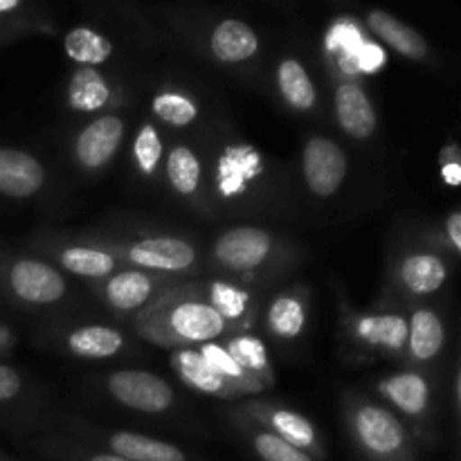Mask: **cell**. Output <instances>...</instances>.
<instances>
[{"label": "cell", "instance_id": "obj_1", "mask_svg": "<svg viewBox=\"0 0 461 461\" xmlns=\"http://www.w3.org/2000/svg\"><path fill=\"white\" fill-rule=\"evenodd\" d=\"M142 340L165 349H196L232 336L230 324L203 300L196 282H178L131 320Z\"/></svg>", "mask_w": 461, "mask_h": 461}, {"label": "cell", "instance_id": "obj_2", "mask_svg": "<svg viewBox=\"0 0 461 461\" xmlns=\"http://www.w3.org/2000/svg\"><path fill=\"white\" fill-rule=\"evenodd\" d=\"M295 257V248L282 234L259 225H234L223 230L207 252L214 273L248 286L257 279L277 277Z\"/></svg>", "mask_w": 461, "mask_h": 461}, {"label": "cell", "instance_id": "obj_3", "mask_svg": "<svg viewBox=\"0 0 461 461\" xmlns=\"http://www.w3.org/2000/svg\"><path fill=\"white\" fill-rule=\"evenodd\" d=\"M342 421L351 441L372 461H414V435L381 401L345 392Z\"/></svg>", "mask_w": 461, "mask_h": 461}, {"label": "cell", "instance_id": "obj_4", "mask_svg": "<svg viewBox=\"0 0 461 461\" xmlns=\"http://www.w3.org/2000/svg\"><path fill=\"white\" fill-rule=\"evenodd\" d=\"M68 295L70 282L52 261L0 250V297L21 309H50Z\"/></svg>", "mask_w": 461, "mask_h": 461}, {"label": "cell", "instance_id": "obj_5", "mask_svg": "<svg viewBox=\"0 0 461 461\" xmlns=\"http://www.w3.org/2000/svg\"><path fill=\"white\" fill-rule=\"evenodd\" d=\"M340 324L347 345L363 358L403 363L408 342V313L399 306H376L354 311L347 302L340 306Z\"/></svg>", "mask_w": 461, "mask_h": 461}, {"label": "cell", "instance_id": "obj_6", "mask_svg": "<svg viewBox=\"0 0 461 461\" xmlns=\"http://www.w3.org/2000/svg\"><path fill=\"white\" fill-rule=\"evenodd\" d=\"M117 257L124 266L165 277L183 279L187 275L201 273V252L189 239L176 234H153V237L115 241V239L88 237Z\"/></svg>", "mask_w": 461, "mask_h": 461}, {"label": "cell", "instance_id": "obj_7", "mask_svg": "<svg viewBox=\"0 0 461 461\" xmlns=\"http://www.w3.org/2000/svg\"><path fill=\"white\" fill-rule=\"evenodd\" d=\"M374 392L378 394L381 403L396 414L410 432L426 439L432 423L437 419L435 410V387L430 376L419 369L403 367L374 383Z\"/></svg>", "mask_w": 461, "mask_h": 461}, {"label": "cell", "instance_id": "obj_8", "mask_svg": "<svg viewBox=\"0 0 461 461\" xmlns=\"http://www.w3.org/2000/svg\"><path fill=\"white\" fill-rule=\"evenodd\" d=\"M268 169L250 142H225L216 153L210 171V192L223 205H243L259 189Z\"/></svg>", "mask_w": 461, "mask_h": 461}, {"label": "cell", "instance_id": "obj_9", "mask_svg": "<svg viewBox=\"0 0 461 461\" xmlns=\"http://www.w3.org/2000/svg\"><path fill=\"white\" fill-rule=\"evenodd\" d=\"M450 275H453V264L448 255H444L432 243L408 246L401 250L390 270L392 286L408 302H423L437 295L448 284Z\"/></svg>", "mask_w": 461, "mask_h": 461}, {"label": "cell", "instance_id": "obj_10", "mask_svg": "<svg viewBox=\"0 0 461 461\" xmlns=\"http://www.w3.org/2000/svg\"><path fill=\"white\" fill-rule=\"evenodd\" d=\"M178 282H183V279L165 277V275L147 273V270L124 266L122 270L113 273L111 277L93 284V286L108 311L131 322L135 315L142 313L147 306H151L158 297L165 295Z\"/></svg>", "mask_w": 461, "mask_h": 461}, {"label": "cell", "instance_id": "obj_11", "mask_svg": "<svg viewBox=\"0 0 461 461\" xmlns=\"http://www.w3.org/2000/svg\"><path fill=\"white\" fill-rule=\"evenodd\" d=\"M106 392L113 401L142 414H165L176 405L174 387L147 369H117L108 374Z\"/></svg>", "mask_w": 461, "mask_h": 461}, {"label": "cell", "instance_id": "obj_12", "mask_svg": "<svg viewBox=\"0 0 461 461\" xmlns=\"http://www.w3.org/2000/svg\"><path fill=\"white\" fill-rule=\"evenodd\" d=\"M349 176V160L329 135H311L302 149V178L315 198H333Z\"/></svg>", "mask_w": 461, "mask_h": 461}, {"label": "cell", "instance_id": "obj_13", "mask_svg": "<svg viewBox=\"0 0 461 461\" xmlns=\"http://www.w3.org/2000/svg\"><path fill=\"white\" fill-rule=\"evenodd\" d=\"M237 410L246 414V417H250L252 421L259 423V426H264L273 435L282 437L284 441L300 448L302 453L311 455V457L313 455L322 457L324 455L322 435L313 426V421L302 412H297V410L284 408V405L261 399H246Z\"/></svg>", "mask_w": 461, "mask_h": 461}, {"label": "cell", "instance_id": "obj_14", "mask_svg": "<svg viewBox=\"0 0 461 461\" xmlns=\"http://www.w3.org/2000/svg\"><path fill=\"white\" fill-rule=\"evenodd\" d=\"M126 135V120L120 113H104L77 133L72 153L77 165L88 174L106 169L120 153Z\"/></svg>", "mask_w": 461, "mask_h": 461}, {"label": "cell", "instance_id": "obj_15", "mask_svg": "<svg viewBox=\"0 0 461 461\" xmlns=\"http://www.w3.org/2000/svg\"><path fill=\"white\" fill-rule=\"evenodd\" d=\"M43 250L63 275H75L93 284L104 282L113 273L124 268V264L113 252L90 239H81L77 243L57 239V241L45 243Z\"/></svg>", "mask_w": 461, "mask_h": 461}, {"label": "cell", "instance_id": "obj_16", "mask_svg": "<svg viewBox=\"0 0 461 461\" xmlns=\"http://www.w3.org/2000/svg\"><path fill=\"white\" fill-rule=\"evenodd\" d=\"M408 313V342H405V367L426 372L439 360L448 345V324L439 311L426 304L412 306Z\"/></svg>", "mask_w": 461, "mask_h": 461}, {"label": "cell", "instance_id": "obj_17", "mask_svg": "<svg viewBox=\"0 0 461 461\" xmlns=\"http://www.w3.org/2000/svg\"><path fill=\"white\" fill-rule=\"evenodd\" d=\"M333 120L351 140L367 142L378 131V113L372 97L354 77H338L333 84Z\"/></svg>", "mask_w": 461, "mask_h": 461}, {"label": "cell", "instance_id": "obj_18", "mask_svg": "<svg viewBox=\"0 0 461 461\" xmlns=\"http://www.w3.org/2000/svg\"><path fill=\"white\" fill-rule=\"evenodd\" d=\"M203 300L230 324L234 333L248 331L259 311L257 288L237 279L216 277L210 282H196Z\"/></svg>", "mask_w": 461, "mask_h": 461}, {"label": "cell", "instance_id": "obj_19", "mask_svg": "<svg viewBox=\"0 0 461 461\" xmlns=\"http://www.w3.org/2000/svg\"><path fill=\"white\" fill-rule=\"evenodd\" d=\"M311 313V288L306 284L279 291L266 306L264 327L275 340L295 342L304 336Z\"/></svg>", "mask_w": 461, "mask_h": 461}, {"label": "cell", "instance_id": "obj_20", "mask_svg": "<svg viewBox=\"0 0 461 461\" xmlns=\"http://www.w3.org/2000/svg\"><path fill=\"white\" fill-rule=\"evenodd\" d=\"M45 183L48 171L34 153L0 147V196L9 201H30L43 192Z\"/></svg>", "mask_w": 461, "mask_h": 461}, {"label": "cell", "instance_id": "obj_21", "mask_svg": "<svg viewBox=\"0 0 461 461\" xmlns=\"http://www.w3.org/2000/svg\"><path fill=\"white\" fill-rule=\"evenodd\" d=\"M259 34L243 18H221L207 32V54L221 66H243L259 54Z\"/></svg>", "mask_w": 461, "mask_h": 461}, {"label": "cell", "instance_id": "obj_22", "mask_svg": "<svg viewBox=\"0 0 461 461\" xmlns=\"http://www.w3.org/2000/svg\"><path fill=\"white\" fill-rule=\"evenodd\" d=\"M162 167H165V178L171 194L192 207L203 210L207 203L205 174H203V160L196 149L185 142H174L167 151Z\"/></svg>", "mask_w": 461, "mask_h": 461}, {"label": "cell", "instance_id": "obj_23", "mask_svg": "<svg viewBox=\"0 0 461 461\" xmlns=\"http://www.w3.org/2000/svg\"><path fill=\"white\" fill-rule=\"evenodd\" d=\"M365 25H367V30L378 41H383L387 48H392L403 59L419 63L430 61L432 48L426 41V36L414 30L412 25H408L405 21H401L392 12H385V9H369L365 14Z\"/></svg>", "mask_w": 461, "mask_h": 461}, {"label": "cell", "instance_id": "obj_24", "mask_svg": "<svg viewBox=\"0 0 461 461\" xmlns=\"http://www.w3.org/2000/svg\"><path fill=\"white\" fill-rule=\"evenodd\" d=\"M126 336L122 329L104 322H86L63 333L61 345L79 360H111L126 349Z\"/></svg>", "mask_w": 461, "mask_h": 461}, {"label": "cell", "instance_id": "obj_25", "mask_svg": "<svg viewBox=\"0 0 461 461\" xmlns=\"http://www.w3.org/2000/svg\"><path fill=\"white\" fill-rule=\"evenodd\" d=\"M171 369L176 376L189 387V390L198 392L203 396L221 401H241L246 396L241 392L234 390L228 381L219 376L210 365L203 360V356L196 349H176L171 351L169 358Z\"/></svg>", "mask_w": 461, "mask_h": 461}, {"label": "cell", "instance_id": "obj_26", "mask_svg": "<svg viewBox=\"0 0 461 461\" xmlns=\"http://www.w3.org/2000/svg\"><path fill=\"white\" fill-rule=\"evenodd\" d=\"M275 84H277V93L286 108L300 115H311L318 108V88H315L313 79H311L309 70L302 63V59L282 57L275 66Z\"/></svg>", "mask_w": 461, "mask_h": 461}, {"label": "cell", "instance_id": "obj_27", "mask_svg": "<svg viewBox=\"0 0 461 461\" xmlns=\"http://www.w3.org/2000/svg\"><path fill=\"white\" fill-rule=\"evenodd\" d=\"M117 102V90L99 68H77L66 86V104L75 113H102Z\"/></svg>", "mask_w": 461, "mask_h": 461}, {"label": "cell", "instance_id": "obj_28", "mask_svg": "<svg viewBox=\"0 0 461 461\" xmlns=\"http://www.w3.org/2000/svg\"><path fill=\"white\" fill-rule=\"evenodd\" d=\"M108 450L129 461H187V455L174 444L131 430H111L104 435Z\"/></svg>", "mask_w": 461, "mask_h": 461}, {"label": "cell", "instance_id": "obj_29", "mask_svg": "<svg viewBox=\"0 0 461 461\" xmlns=\"http://www.w3.org/2000/svg\"><path fill=\"white\" fill-rule=\"evenodd\" d=\"M232 423H237V428L243 432V437L250 441L252 450H255L257 457L261 461H315L311 455L302 453L300 448H295V446H291L288 441H284L282 437L266 430L264 426L252 421L250 417H246V414L239 412V410L232 412Z\"/></svg>", "mask_w": 461, "mask_h": 461}, {"label": "cell", "instance_id": "obj_30", "mask_svg": "<svg viewBox=\"0 0 461 461\" xmlns=\"http://www.w3.org/2000/svg\"><path fill=\"white\" fill-rule=\"evenodd\" d=\"M221 345L225 347L230 356L246 369L250 376H255L257 381L264 383L266 387L275 385V369L270 365L268 349H266V342L261 338L252 336V333H232V336H225L221 340Z\"/></svg>", "mask_w": 461, "mask_h": 461}, {"label": "cell", "instance_id": "obj_31", "mask_svg": "<svg viewBox=\"0 0 461 461\" xmlns=\"http://www.w3.org/2000/svg\"><path fill=\"white\" fill-rule=\"evenodd\" d=\"M113 50L111 39L93 27H72L63 36V52L70 61L79 63V68H97L111 61Z\"/></svg>", "mask_w": 461, "mask_h": 461}, {"label": "cell", "instance_id": "obj_32", "mask_svg": "<svg viewBox=\"0 0 461 461\" xmlns=\"http://www.w3.org/2000/svg\"><path fill=\"white\" fill-rule=\"evenodd\" d=\"M196 351L203 356V360H205V363L210 365L221 378H223V381H228L230 385H232L237 392H241L246 399L248 396H259L268 390L264 383L257 381L255 376H250V374H248L246 369H243L241 365H239L237 360L225 351V347L221 345V340L196 347Z\"/></svg>", "mask_w": 461, "mask_h": 461}, {"label": "cell", "instance_id": "obj_33", "mask_svg": "<svg viewBox=\"0 0 461 461\" xmlns=\"http://www.w3.org/2000/svg\"><path fill=\"white\" fill-rule=\"evenodd\" d=\"M151 111L158 122L171 126V129H185L192 126L198 120V106L196 97L183 88H165L153 97Z\"/></svg>", "mask_w": 461, "mask_h": 461}, {"label": "cell", "instance_id": "obj_34", "mask_svg": "<svg viewBox=\"0 0 461 461\" xmlns=\"http://www.w3.org/2000/svg\"><path fill=\"white\" fill-rule=\"evenodd\" d=\"M162 162H165V144L160 131L151 120H144L133 140V167L144 180L158 178Z\"/></svg>", "mask_w": 461, "mask_h": 461}, {"label": "cell", "instance_id": "obj_35", "mask_svg": "<svg viewBox=\"0 0 461 461\" xmlns=\"http://www.w3.org/2000/svg\"><path fill=\"white\" fill-rule=\"evenodd\" d=\"M25 376L14 365L0 363V412L21 403L25 399Z\"/></svg>", "mask_w": 461, "mask_h": 461}, {"label": "cell", "instance_id": "obj_36", "mask_svg": "<svg viewBox=\"0 0 461 461\" xmlns=\"http://www.w3.org/2000/svg\"><path fill=\"white\" fill-rule=\"evenodd\" d=\"M435 248L444 250V255L459 257L461 252V212L453 210L441 223V239L435 243Z\"/></svg>", "mask_w": 461, "mask_h": 461}, {"label": "cell", "instance_id": "obj_37", "mask_svg": "<svg viewBox=\"0 0 461 461\" xmlns=\"http://www.w3.org/2000/svg\"><path fill=\"white\" fill-rule=\"evenodd\" d=\"M439 169L441 178L450 187H459L461 183V153L459 147L455 142H448L441 147L439 151Z\"/></svg>", "mask_w": 461, "mask_h": 461}, {"label": "cell", "instance_id": "obj_38", "mask_svg": "<svg viewBox=\"0 0 461 461\" xmlns=\"http://www.w3.org/2000/svg\"><path fill=\"white\" fill-rule=\"evenodd\" d=\"M34 7L25 0H0V25H16V23L36 21L32 16Z\"/></svg>", "mask_w": 461, "mask_h": 461}, {"label": "cell", "instance_id": "obj_39", "mask_svg": "<svg viewBox=\"0 0 461 461\" xmlns=\"http://www.w3.org/2000/svg\"><path fill=\"white\" fill-rule=\"evenodd\" d=\"M34 23L36 21L16 23V25H0V48H5V45L12 43V41L21 39V36L32 34V32H34Z\"/></svg>", "mask_w": 461, "mask_h": 461}, {"label": "cell", "instance_id": "obj_40", "mask_svg": "<svg viewBox=\"0 0 461 461\" xmlns=\"http://www.w3.org/2000/svg\"><path fill=\"white\" fill-rule=\"evenodd\" d=\"M14 342H16V338H14L12 327L0 322V363H3V360L9 356V351L14 349Z\"/></svg>", "mask_w": 461, "mask_h": 461}, {"label": "cell", "instance_id": "obj_41", "mask_svg": "<svg viewBox=\"0 0 461 461\" xmlns=\"http://www.w3.org/2000/svg\"><path fill=\"white\" fill-rule=\"evenodd\" d=\"M86 461H129V459L117 457V455H113V453H95V455H90Z\"/></svg>", "mask_w": 461, "mask_h": 461}, {"label": "cell", "instance_id": "obj_42", "mask_svg": "<svg viewBox=\"0 0 461 461\" xmlns=\"http://www.w3.org/2000/svg\"><path fill=\"white\" fill-rule=\"evenodd\" d=\"M0 461H14V459H9V457H7V455H5V453H3V450H0Z\"/></svg>", "mask_w": 461, "mask_h": 461}]
</instances>
